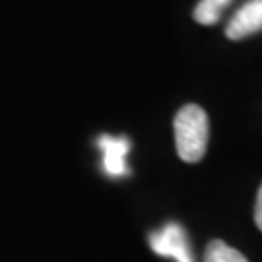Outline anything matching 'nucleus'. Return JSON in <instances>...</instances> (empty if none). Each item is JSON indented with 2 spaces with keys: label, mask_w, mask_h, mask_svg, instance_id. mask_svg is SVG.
Segmentation results:
<instances>
[{
  "label": "nucleus",
  "mask_w": 262,
  "mask_h": 262,
  "mask_svg": "<svg viewBox=\"0 0 262 262\" xmlns=\"http://www.w3.org/2000/svg\"><path fill=\"white\" fill-rule=\"evenodd\" d=\"M175 144L179 158L187 163H196L204 158L210 136L208 115L200 105L188 103L181 107L173 121Z\"/></svg>",
  "instance_id": "nucleus-1"
},
{
  "label": "nucleus",
  "mask_w": 262,
  "mask_h": 262,
  "mask_svg": "<svg viewBox=\"0 0 262 262\" xmlns=\"http://www.w3.org/2000/svg\"><path fill=\"white\" fill-rule=\"evenodd\" d=\"M151 251L159 256H167L177 262H194L187 233L179 224H167L150 235Z\"/></svg>",
  "instance_id": "nucleus-2"
},
{
  "label": "nucleus",
  "mask_w": 262,
  "mask_h": 262,
  "mask_svg": "<svg viewBox=\"0 0 262 262\" xmlns=\"http://www.w3.org/2000/svg\"><path fill=\"white\" fill-rule=\"evenodd\" d=\"M258 31H262V0H249L235 12L231 21L227 24L225 35L239 41Z\"/></svg>",
  "instance_id": "nucleus-3"
},
{
  "label": "nucleus",
  "mask_w": 262,
  "mask_h": 262,
  "mask_svg": "<svg viewBox=\"0 0 262 262\" xmlns=\"http://www.w3.org/2000/svg\"><path fill=\"white\" fill-rule=\"evenodd\" d=\"M97 146L103 154V169L111 177H122L128 173L126 156L130 151V140L126 136H99Z\"/></svg>",
  "instance_id": "nucleus-4"
},
{
  "label": "nucleus",
  "mask_w": 262,
  "mask_h": 262,
  "mask_svg": "<svg viewBox=\"0 0 262 262\" xmlns=\"http://www.w3.org/2000/svg\"><path fill=\"white\" fill-rule=\"evenodd\" d=\"M233 0H200L194 8V19L202 26H214L220 21L227 4Z\"/></svg>",
  "instance_id": "nucleus-5"
},
{
  "label": "nucleus",
  "mask_w": 262,
  "mask_h": 262,
  "mask_svg": "<svg viewBox=\"0 0 262 262\" xmlns=\"http://www.w3.org/2000/svg\"><path fill=\"white\" fill-rule=\"evenodd\" d=\"M204 262H249L243 253H239L237 249L229 247L227 243L215 239L206 247L204 253Z\"/></svg>",
  "instance_id": "nucleus-6"
},
{
  "label": "nucleus",
  "mask_w": 262,
  "mask_h": 262,
  "mask_svg": "<svg viewBox=\"0 0 262 262\" xmlns=\"http://www.w3.org/2000/svg\"><path fill=\"white\" fill-rule=\"evenodd\" d=\"M254 222L256 227L262 231V187L258 190V196H256V208H254Z\"/></svg>",
  "instance_id": "nucleus-7"
}]
</instances>
